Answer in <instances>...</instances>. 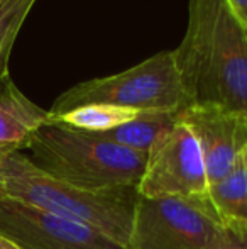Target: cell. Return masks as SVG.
<instances>
[{
	"label": "cell",
	"mask_w": 247,
	"mask_h": 249,
	"mask_svg": "<svg viewBox=\"0 0 247 249\" xmlns=\"http://www.w3.org/2000/svg\"><path fill=\"white\" fill-rule=\"evenodd\" d=\"M0 234L22 249H127L78 220L0 198Z\"/></svg>",
	"instance_id": "obj_7"
},
{
	"label": "cell",
	"mask_w": 247,
	"mask_h": 249,
	"mask_svg": "<svg viewBox=\"0 0 247 249\" xmlns=\"http://www.w3.org/2000/svg\"><path fill=\"white\" fill-rule=\"evenodd\" d=\"M203 249H247V243L225 244V246H214V248H203Z\"/></svg>",
	"instance_id": "obj_17"
},
{
	"label": "cell",
	"mask_w": 247,
	"mask_h": 249,
	"mask_svg": "<svg viewBox=\"0 0 247 249\" xmlns=\"http://www.w3.org/2000/svg\"><path fill=\"white\" fill-rule=\"evenodd\" d=\"M0 249H22V248H20L19 244L14 243V241H10L9 237L0 234Z\"/></svg>",
	"instance_id": "obj_16"
},
{
	"label": "cell",
	"mask_w": 247,
	"mask_h": 249,
	"mask_svg": "<svg viewBox=\"0 0 247 249\" xmlns=\"http://www.w3.org/2000/svg\"><path fill=\"white\" fill-rule=\"evenodd\" d=\"M135 192L148 198H188L208 205V178L200 144L181 119L148 153Z\"/></svg>",
	"instance_id": "obj_6"
},
{
	"label": "cell",
	"mask_w": 247,
	"mask_h": 249,
	"mask_svg": "<svg viewBox=\"0 0 247 249\" xmlns=\"http://www.w3.org/2000/svg\"><path fill=\"white\" fill-rule=\"evenodd\" d=\"M232 16L247 29V0H224Z\"/></svg>",
	"instance_id": "obj_14"
},
{
	"label": "cell",
	"mask_w": 247,
	"mask_h": 249,
	"mask_svg": "<svg viewBox=\"0 0 247 249\" xmlns=\"http://www.w3.org/2000/svg\"><path fill=\"white\" fill-rule=\"evenodd\" d=\"M193 131L203 156L208 187L222 180L247 146V121L212 105H190L180 114Z\"/></svg>",
	"instance_id": "obj_8"
},
{
	"label": "cell",
	"mask_w": 247,
	"mask_h": 249,
	"mask_svg": "<svg viewBox=\"0 0 247 249\" xmlns=\"http://www.w3.org/2000/svg\"><path fill=\"white\" fill-rule=\"evenodd\" d=\"M2 177L7 198L83 222L127 248L135 190H83L46 173L22 151L7 154Z\"/></svg>",
	"instance_id": "obj_3"
},
{
	"label": "cell",
	"mask_w": 247,
	"mask_h": 249,
	"mask_svg": "<svg viewBox=\"0 0 247 249\" xmlns=\"http://www.w3.org/2000/svg\"><path fill=\"white\" fill-rule=\"evenodd\" d=\"M180 114L176 112H141L131 122H125L119 127L102 132L100 136L124 146V148L148 156L152 146L166 132L171 131L173 125L178 122Z\"/></svg>",
	"instance_id": "obj_11"
},
{
	"label": "cell",
	"mask_w": 247,
	"mask_h": 249,
	"mask_svg": "<svg viewBox=\"0 0 247 249\" xmlns=\"http://www.w3.org/2000/svg\"><path fill=\"white\" fill-rule=\"evenodd\" d=\"M90 104L115 105L137 112L176 114L190 107L173 51H159L120 73L71 87L54 100L49 115L54 117Z\"/></svg>",
	"instance_id": "obj_4"
},
{
	"label": "cell",
	"mask_w": 247,
	"mask_h": 249,
	"mask_svg": "<svg viewBox=\"0 0 247 249\" xmlns=\"http://www.w3.org/2000/svg\"><path fill=\"white\" fill-rule=\"evenodd\" d=\"M175 53L190 105H212L247 121V29L224 0H190Z\"/></svg>",
	"instance_id": "obj_1"
},
{
	"label": "cell",
	"mask_w": 247,
	"mask_h": 249,
	"mask_svg": "<svg viewBox=\"0 0 247 249\" xmlns=\"http://www.w3.org/2000/svg\"><path fill=\"white\" fill-rule=\"evenodd\" d=\"M242 243L222 227L210 207L188 198L137 195L127 249H203Z\"/></svg>",
	"instance_id": "obj_5"
},
{
	"label": "cell",
	"mask_w": 247,
	"mask_h": 249,
	"mask_svg": "<svg viewBox=\"0 0 247 249\" xmlns=\"http://www.w3.org/2000/svg\"><path fill=\"white\" fill-rule=\"evenodd\" d=\"M244 158H246V168H247V146L244 148Z\"/></svg>",
	"instance_id": "obj_18"
},
{
	"label": "cell",
	"mask_w": 247,
	"mask_h": 249,
	"mask_svg": "<svg viewBox=\"0 0 247 249\" xmlns=\"http://www.w3.org/2000/svg\"><path fill=\"white\" fill-rule=\"evenodd\" d=\"M36 0H0V78L9 75L16 37Z\"/></svg>",
	"instance_id": "obj_13"
},
{
	"label": "cell",
	"mask_w": 247,
	"mask_h": 249,
	"mask_svg": "<svg viewBox=\"0 0 247 249\" xmlns=\"http://www.w3.org/2000/svg\"><path fill=\"white\" fill-rule=\"evenodd\" d=\"M208 207L225 231L247 243V168L244 149L222 180L208 187Z\"/></svg>",
	"instance_id": "obj_10"
},
{
	"label": "cell",
	"mask_w": 247,
	"mask_h": 249,
	"mask_svg": "<svg viewBox=\"0 0 247 249\" xmlns=\"http://www.w3.org/2000/svg\"><path fill=\"white\" fill-rule=\"evenodd\" d=\"M27 149L46 173L88 192L135 190L148 158L100 134L54 121L34 134Z\"/></svg>",
	"instance_id": "obj_2"
},
{
	"label": "cell",
	"mask_w": 247,
	"mask_h": 249,
	"mask_svg": "<svg viewBox=\"0 0 247 249\" xmlns=\"http://www.w3.org/2000/svg\"><path fill=\"white\" fill-rule=\"evenodd\" d=\"M141 112L132 110V108L115 107V105L107 104H90L71 108V110L63 112V114L54 115V117L49 115V121L69 125V127L78 129V131L102 134V132H107L110 129L119 127L125 122H131Z\"/></svg>",
	"instance_id": "obj_12"
},
{
	"label": "cell",
	"mask_w": 247,
	"mask_h": 249,
	"mask_svg": "<svg viewBox=\"0 0 247 249\" xmlns=\"http://www.w3.org/2000/svg\"><path fill=\"white\" fill-rule=\"evenodd\" d=\"M49 122V110L29 100L12 82L0 78V146L12 151L29 148L34 134Z\"/></svg>",
	"instance_id": "obj_9"
},
{
	"label": "cell",
	"mask_w": 247,
	"mask_h": 249,
	"mask_svg": "<svg viewBox=\"0 0 247 249\" xmlns=\"http://www.w3.org/2000/svg\"><path fill=\"white\" fill-rule=\"evenodd\" d=\"M12 149H7L0 146V198H7L5 194V187H3V177H2V171H3V161H5L7 154L10 153Z\"/></svg>",
	"instance_id": "obj_15"
}]
</instances>
